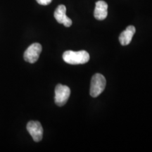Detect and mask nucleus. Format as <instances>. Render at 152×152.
<instances>
[{
    "instance_id": "1",
    "label": "nucleus",
    "mask_w": 152,
    "mask_h": 152,
    "mask_svg": "<svg viewBox=\"0 0 152 152\" xmlns=\"http://www.w3.org/2000/svg\"><path fill=\"white\" fill-rule=\"evenodd\" d=\"M63 59L66 63L71 65L84 64L90 60V54L84 50L79 52L66 51L63 54Z\"/></svg>"
},
{
    "instance_id": "2",
    "label": "nucleus",
    "mask_w": 152,
    "mask_h": 152,
    "mask_svg": "<svg viewBox=\"0 0 152 152\" xmlns=\"http://www.w3.org/2000/svg\"><path fill=\"white\" fill-rule=\"evenodd\" d=\"M106 78L102 74L96 73L93 75L90 85V95L92 97H97L103 92L106 87Z\"/></svg>"
},
{
    "instance_id": "3",
    "label": "nucleus",
    "mask_w": 152,
    "mask_h": 152,
    "mask_svg": "<svg viewBox=\"0 0 152 152\" xmlns=\"http://www.w3.org/2000/svg\"><path fill=\"white\" fill-rule=\"evenodd\" d=\"M71 95V90L66 85L58 84L55 88V103L57 106H64Z\"/></svg>"
},
{
    "instance_id": "4",
    "label": "nucleus",
    "mask_w": 152,
    "mask_h": 152,
    "mask_svg": "<svg viewBox=\"0 0 152 152\" xmlns=\"http://www.w3.org/2000/svg\"><path fill=\"white\" fill-rule=\"evenodd\" d=\"M42 48V45L39 43H33L28 47L24 52V59L30 64H34L39 58Z\"/></svg>"
},
{
    "instance_id": "5",
    "label": "nucleus",
    "mask_w": 152,
    "mask_h": 152,
    "mask_svg": "<svg viewBox=\"0 0 152 152\" xmlns=\"http://www.w3.org/2000/svg\"><path fill=\"white\" fill-rule=\"evenodd\" d=\"M27 130L36 142H40L43 137V128L41 123L38 121H31L28 123Z\"/></svg>"
},
{
    "instance_id": "6",
    "label": "nucleus",
    "mask_w": 152,
    "mask_h": 152,
    "mask_svg": "<svg viewBox=\"0 0 152 152\" xmlns=\"http://www.w3.org/2000/svg\"><path fill=\"white\" fill-rule=\"evenodd\" d=\"M54 18L56 21L64 24L66 27H70L72 25V20L66 16V7L64 5H59L54 11Z\"/></svg>"
},
{
    "instance_id": "7",
    "label": "nucleus",
    "mask_w": 152,
    "mask_h": 152,
    "mask_svg": "<svg viewBox=\"0 0 152 152\" xmlns=\"http://www.w3.org/2000/svg\"><path fill=\"white\" fill-rule=\"evenodd\" d=\"M108 15V4L106 1H98L96 2V7L94 9V16L96 20H104Z\"/></svg>"
},
{
    "instance_id": "8",
    "label": "nucleus",
    "mask_w": 152,
    "mask_h": 152,
    "mask_svg": "<svg viewBox=\"0 0 152 152\" xmlns=\"http://www.w3.org/2000/svg\"><path fill=\"white\" fill-rule=\"evenodd\" d=\"M136 32V29L134 26H129L119 36L120 43L123 46L128 45L132 41L133 35H134Z\"/></svg>"
},
{
    "instance_id": "9",
    "label": "nucleus",
    "mask_w": 152,
    "mask_h": 152,
    "mask_svg": "<svg viewBox=\"0 0 152 152\" xmlns=\"http://www.w3.org/2000/svg\"><path fill=\"white\" fill-rule=\"evenodd\" d=\"M37 2L39 4L43 5V6H46L48 5L52 1V0H36Z\"/></svg>"
}]
</instances>
